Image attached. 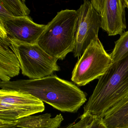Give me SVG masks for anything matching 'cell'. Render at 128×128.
I'll use <instances>...</instances> for the list:
<instances>
[{"mask_svg": "<svg viewBox=\"0 0 128 128\" xmlns=\"http://www.w3.org/2000/svg\"><path fill=\"white\" fill-rule=\"evenodd\" d=\"M1 89L28 93L62 112L75 113L87 100L72 82L51 75L41 79L0 82Z\"/></svg>", "mask_w": 128, "mask_h": 128, "instance_id": "6da1fadb", "label": "cell"}, {"mask_svg": "<svg viewBox=\"0 0 128 128\" xmlns=\"http://www.w3.org/2000/svg\"><path fill=\"white\" fill-rule=\"evenodd\" d=\"M128 95V55L112 64L98 79L84 114L102 119L106 112Z\"/></svg>", "mask_w": 128, "mask_h": 128, "instance_id": "7a4b0ae2", "label": "cell"}, {"mask_svg": "<svg viewBox=\"0 0 128 128\" xmlns=\"http://www.w3.org/2000/svg\"><path fill=\"white\" fill-rule=\"evenodd\" d=\"M78 23L77 11L61 10L46 25L37 44L50 56L64 60L74 52Z\"/></svg>", "mask_w": 128, "mask_h": 128, "instance_id": "3957f363", "label": "cell"}, {"mask_svg": "<svg viewBox=\"0 0 128 128\" xmlns=\"http://www.w3.org/2000/svg\"><path fill=\"white\" fill-rule=\"evenodd\" d=\"M0 41L7 44L18 56L22 74L30 79H38L52 75L60 70L58 59L47 54L37 43L22 44L11 40L0 33Z\"/></svg>", "mask_w": 128, "mask_h": 128, "instance_id": "277c9868", "label": "cell"}, {"mask_svg": "<svg viewBox=\"0 0 128 128\" xmlns=\"http://www.w3.org/2000/svg\"><path fill=\"white\" fill-rule=\"evenodd\" d=\"M113 64L110 54L98 38L93 40L76 63L72 73V81L79 86L99 79Z\"/></svg>", "mask_w": 128, "mask_h": 128, "instance_id": "5b68a950", "label": "cell"}, {"mask_svg": "<svg viewBox=\"0 0 128 128\" xmlns=\"http://www.w3.org/2000/svg\"><path fill=\"white\" fill-rule=\"evenodd\" d=\"M45 109L44 102L30 94L0 90V120L16 121L43 112Z\"/></svg>", "mask_w": 128, "mask_h": 128, "instance_id": "8992f818", "label": "cell"}, {"mask_svg": "<svg viewBox=\"0 0 128 128\" xmlns=\"http://www.w3.org/2000/svg\"><path fill=\"white\" fill-rule=\"evenodd\" d=\"M78 23L73 54L80 57L93 40L98 38L101 21L91 1L85 0L77 10Z\"/></svg>", "mask_w": 128, "mask_h": 128, "instance_id": "52a82bcc", "label": "cell"}, {"mask_svg": "<svg viewBox=\"0 0 128 128\" xmlns=\"http://www.w3.org/2000/svg\"><path fill=\"white\" fill-rule=\"evenodd\" d=\"M91 4L99 15L100 28L110 36L120 35L126 28L124 0H92Z\"/></svg>", "mask_w": 128, "mask_h": 128, "instance_id": "ba28073f", "label": "cell"}, {"mask_svg": "<svg viewBox=\"0 0 128 128\" xmlns=\"http://www.w3.org/2000/svg\"><path fill=\"white\" fill-rule=\"evenodd\" d=\"M46 26L35 23L29 16L0 19V30L7 38L22 44L37 43Z\"/></svg>", "mask_w": 128, "mask_h": 128, "instance_id": "9c48e42d", "label": "cell"}, {"mask_svg": "<svg viewBox=\"0 0 128 128\" xmlns=\"http://www.w3.org/2000/svg\"><path fill=\"white\" fill-rule=\"evenodd\" d=\"M52 114L46 113L37 116L26 117L23 119L10 121L0 120V128H59L64 120L61 114L51 118Z\"/></svg>", "mask_w": 128, "mask_h": 128, "instance_id": "30bf717a", "label": "cell"}, {"mask_svg": "<svg viewBox=\"0 0 128 128\" xmlns=\"http://www.w3.org/2000/svg\"><path fill=\"white\" fill-rule=\"evenodd\" d=\"M20 64L17 55L5 42L0 41V79L8 82L18 75Z\"/></svg>", "mask_w": 128, "mask_h": 128, "instance_id": "8fae6325", "label": "cell"}, {"mask_svg": "<svg viewBox=\"0 0 128 128\" xmlns=\"http://www.w3.org/2000/svg\"><path fill=\"white\" fill-rule=\"evenodd\" d=\"M102 120L107 128H128V95L108 110Z\"/></svg>", "mask_w": 128, "mask_h": 128, "instance_id": "7c38bea8", "label": "cell"}, {"mask_svg": "<svg viewBox=\"0 0 128 128\" xmlns=\"http://www.w3.org/2000/svg\"><path fill=\"white\" fill-rule=\"evenodd\" d=\"M24 0H0V19L29 16L30 11Z\"/></svg>", "mask_w": 128, "mask_h": 128, "instance_id": "4fadbf2b", "label": "cell"}, {"mask_svg": "<svg viewBox=\"0 0 128 128\" xmlns=\"http://www.w3.org/2000/svg\"><path fill=\"white\" fill-rule=\"evenodd\" d=\"M113 63L118 62L128 55V30L120 35L115 42V46L110 54Z\"/></svg>", "mask_w": 128, "mask_h": 128, "instance_id": "5bb4252c", "label": "cell"}, {"mask_svg": "<svg viewBox=\"0 0 128 128\" xmlns=\"http://www.w3.org/2000/svg\"><path fill=\"white\" fill-rule=\"evenodd\" d=\"M80 120L76 123H72L70 128H107L102 119L88 114H83Z\"/></svg>", "mask_w": 128, "mask_h": 128, "instance_id": "9a60e30c", "label": "cell"}, {"mask_svg": "<svg viewBox=\"0 0 128 128\" xmlns=\"http://www.w3.org/2000/svg\"><path fill=\"white\" fill-rule=\"evenodd\" d=\"M72 123H70L66 126H62V127H60L59 128H70L71 127V126L72 124Z\"/></svg>", "mask_w": 128, "mask_h": 128, "instance_id": "2e32d148", "label": "cell"}, {"mask_svg": "<svg viewBox=\"0 0 128 128\" xmlns=\"http://www.w3.org/2000/svg\"><path fill=\"white\" fill-rule=\"evenodd\" d=\"M124 2L126 8L128 9V0H124Z\"/></svg>", "mask_w": 128, "mask_h": 128, "instance_id": "e0dca14e", "label": "cell"}]
</instances>
